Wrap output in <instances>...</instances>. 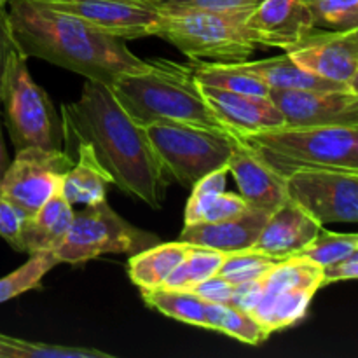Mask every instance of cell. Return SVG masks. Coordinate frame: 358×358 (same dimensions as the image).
<instances>
[{
	"label": "cell",
	"instance_id": "cell-23",
	"mask_svg": "<svg viewBox=\"0 0 358 358\" xmlns=\"http://www.w3.org/2000/svg\"><path fill=\"white\" fill-rule=\"evenodd\" d=\"M192 245L185 241L157 243L154 247L133 254L128 261V275L133 285L140 290H150L163 287L170 273L184 261Z\"/></svg>",
	"mask_w": 358,
	"mask_h": 358
},
{
	"label": "cell",
	"instance_id": "cell-29",
	"mask_svg": "<svg viewBox=\"0 0 358 358\" xmlns=\"http://www.w3.org/2000/svg\"><path fill=\"white\" fill-rule=\"evenodd\" d=\"M280 261H282L280 257L262 254V252L254 250V248L229 252V254H226V259H224L217 275L222 276L224 280H227L233 285H241V283L252 282V280L268 273Z\"/></svg>",
	"mask_w": 358,
	"mask_h": 358
},
{
	"label": "cell",
	"instance_id": "cell-15",
	"mask_svg": "<svg viewBox=\"0 0 358 358\" xmlns=\"http://www.w3.org/2000/svg\"><path fill=\"white\" fill-rule=\"evenodd\" d=\"M245 28L257 45L292 49L313 28L304 0H261L245 17Z\"/></svg>",
	"mask_w": 358,
	"mask_h": 358
},
{
	"label": "cell",
	"instance_id": "cell-19",
	"mask_svg": "<svg viewBox=\"0 0 358 358\" xmlns=\"http://www.w3.org/2000/svg\"><path fill=\"white\" fill-rule=\"evenodd\" d=\"M268 217L269 213L250 206L241 215L233 217V219L184 226L180 241L196 245V247L212 248L224 254L248 250L257 241Z\"/></svg>",
	"mask_w": 358,
	"mask_h": 358
},
{
	"label": "cell",
	"instance_id": "cell-14",
	"mask_svg": "<svg viewBox=\"0 0 358 358\" xmlns=\"http://www.w3.org/2000/svg\"><path fill=\"white\" fill-rule=\"evenodd\" d=\"M269 98L285 126H358V93L324 90H271Z\"/></svg>",
	"mask_w": 358,
	"mask_h": 358
},
{
	"label": "cell",
	"instance_id": "cell-40",
	"mask_svg": "<svg viewBox=\"0 0 358 358\" xmlns=\"http://www.w3.org/2000/svg\"><path fill=\"white\" fill-rule=\"evenodd\" d=\"M7 2H9V0H0V7H7Z\"/></svg>",
	"mask_w": 358,
	"mask_h": 358
},
{
	"label": "cell",
	"instance_id": "cell-24",
	"mask_svg": "<svg viewBox=\"0 0 358 358\" xmlns=\"http://www.w3.org/2000/svg\"><path fill=\"white\" fill-rule=\"evenodd\" d=\"M140 292L147 306L159 311L164 317L210 331V304L212 303L199 297L194 290L157 287V289L140 290Z\"/></svg>",
	"mask_w": 358,
	"mask_h": 358
},
{
	"label": "cell",
	"instance_id": "cell-28",
	"mask_svg": "<svg viewBox=\"0 0 358 358\" xmlns=\"http://www.w3.org/2000/svg\"><path fill=\"white\" fill-rule=\"evenodd\" d=\"M355 252H358V236L355 233H332V231H324L322 227L320 233L296 255L324 268Z\"/></svg>",
	"mask_w": 358,
	"mask_h": 358
},
{
	"label": "cell",
	"instance_id": "cell-18",
	"mask_svg": "<svg viewBox=\"0 0 358 358\" xmlns=\"http://www.w3.org/2000/svg\"><path fill=\"white\" fill-rule=\"evenodd\" d=\"M322 227L324 226L317 219L289 198L275 212L269 213L252 248L273 257H290L303 250L320 233Z\"/></svg>",
	"mask_w": 358,
	"mask_h": 358
},
{
	"label": "cell",
	"instance_id": "cell-34",
	"mask_svg": "<svg viewBox=\"0 0 358 358\" xmlns=\"http://www.w3.org/2000/svg\"><path fill=\"white\" fill-rule=\"evenodd\" d=\"M28 215L0 194V236L16 252H24V224Z\"/></svg>",
	"mask_w": 358,
	"mask_h": 358
},
{
	"label": "cell",
	"instance_id": "cell-33",
	"mask_svg": "<svg viewBox=\"0 0 358 358\" xmlns=\"http://www.w3.org/2000/svg\"><path fill=\"white\" fill-rule=\"evenodd\" d=\"M261 0H150L159 9H199L215 13H248Z\"/></svg>",
	"mask_w": 358,
	"mask_h": 358
},
{
	"label": "cell",
	"instance_id": "cell-10",
	"mask_svg": "<svg viewBox=\"0 0 358 358\" xmlns=\"http://www.w3.org/2000/svg\"><path fill=\"white\" fill-rule=\"evenodd\" d=\"M285 178L289 198L322 226L358 220V171L303 168Z\"/></svg>",
	"mask_w": 358,
	"mask_h": 358
},
{
	"label": "cell",
	"instance_id": "cell-4",
	"mask_svg": "<svg viewBox=\"0 0 358 358\" xmlns=\"http://www.w3.org/2000/svg\"><path fill=\"white\" fill-rule=\"evenodd\" d=\"M238 136L283 177L303 168L358 171V126H282Z\"/></svg>",
	"mask_w": 358,
	"mask_h": 358
},
{
	"label": "cell",
	"instance_id": "cell-5",
	"mask_svg": "<svg viewBox=\"0 0 358 358\" xmlns=\"http://www.w3.org/2000/svg\"><path fill=\"white\" fill-rule=\"evenodd\" d=\"M152 37L170 42L194 62H247L255 44L245 28L250 13H215L199 9H159Z\"/></svg>",
	"mask_w": 358,
	"mask_h": 358
},
{
	"label": "cell",
	"instance_id": "cell-13",
	"mask_svg": "<svg viewBox=\"0 0 358 358\" xmlns=\"http://www.w3.org/2000/svg\"><path fill=\"white\" fill-rule=\"evenodd\" d=\"M35 3L62 10L91 24L103 34L122 41L152 37L156 28V7L136 0H31Z\"/></svg>",
	"mask_w": 358,
	"mask_h": 358
},
{
	"label": "cell",
	"instance_id": "cell-30",
	"mask_svg": "<svg viewBox=\"0 0 358 358\" xmlns=\"http://www.w3.org/2000/svg\"><path fill=\"white\" fill-rule=\"evenodd\" d=\"M308 7L313 27L331 31L358 28V0H313Z\"/></svg>",
	"mask_w": 358,
	"mask_h": 358
},
{
	"label": "cell",
	"instance_id": "cell-39",
	"mask_svg": "<svg viewBox=\"0 0 358 358\" xmlns=\"http://www.w3.org/2000/svg\"><path fill=\"white\" fill-rule=\"evenodd\" d=\"M9 154H7L6 143H3V136H2V119H0V180H2L3 173H6L7 166H9Z\"/></svg>",
	"mask_w": 358,
	"mask_h": 358
},
{
	"label": "cell",
	"instance_id": "cell-22",
	"mask_svg": "<svg viewBox=\"0 0 358 358\" xmlns=\"http://www.w3.org/2000/svg\"><path fill=\"white\" fill-rule=\"evenodd\" d=\"M77 159L73 166L66 171L62 184V192L70 205H93V203L107 199V187L112 178L101 168L94 156L93 149L87 143H73Z\"/></svg>",
	"mask_w": 358,
	"mask_h": 358
},
{
	"label": "cell",
	"instance_id": "cell-27",
	"mask_svg": "<svg viewBox=\"0 0 358 358\" xmlns=\"http://www.w3.org/2000/svg\"><path fill=\"white\" fill-rule=\"evenodd\" d=\"M59 264L52 252H37L30 254V259L16 271L9 273L0 278V304L14 299V297L27 294L41 287L42 278Z\"/></svg>",
	"mask_w": 358,
	"mask_h": 358
},
{
	"label": "cell",
	"instance_id": "cell-7",
	"mask_svg": "<svg viewBox=\"0 0 358 358\" xmlns=\"http://www.w3.org/2000/svg\"><path fill=\"white\" fill-rule=\"evenodd\" d=\"M170 180L191 189L210 171L226 166L233 133L187 122L154 121L140 124Z\"/></svg>",
	"mask_w": 358,
	"mask_h": 358
},
{
	"label": "cell",
	"instance_id": "cell-21",
	"mask_svg": "<svg viewBox=\"0 0 358 358\" xmlns=\"http://www.w3.org/2000/svg\"><path fill=\"white\" fill-rule=\"evenodd\" d=\"M73 220L72 205L62 189L55 192L24 224V254L52 252L69 233Z\"/></svg>",
	"mask_w": 358,
	"mask_h": 358
},
{
	"label": "cell",
	"instance_id": "cell-20",
	"mask_svg": "<svg viewBox=\"0 0 358 358\" xmlns=\"http://www.w3.org/2000/svg\"><path fill=\"white\" fill-rule=\"evenodd\" d=\"M238 69L254 73L262 80L269 90H324V91H358L345 84L324 79L308 70L301 69L290 56L282 55L275 58L259 59V62H240L234 63Z\"/></svg>",
	"mask_w": 358,
	"mask_h": 358
},
{
	"label": "cell",
	"instance_id": "cell-8",
	"mask_svg": "<svg viewBox=\"0 0 358 358\" xmlns=\"http://www.w3.org/2000/svg\"><path fill=\"white\" fill-rule=\"evenodd\" d=\"M159 243L152 233L138 229L110 208L107 199L73 213L72 226L52 250L58 262L84 264L107 254H138Z\"/></svg>",
	"mask_w": 358,
	"mask_h": 358
},
{
	"label": "cell",
	"instance_id": "cell-38",
	"mask_svg": "<svg viewBox=\"0 0 358 358\" xmlns=\"http://www.w3.org/2000/svg\"><path fill=\"white\" fill-rule=\"evenodd\" d=\"M16 49L14 44L13 34H10L9 16H7V7H0V87H2L3 72H6L7 59H9L10 52Z\"/></svg>",
	"mask_w": 358,
	"mask_h": 358
},
{
	"label": "cell",
	"instance_id": "cell-17",
	"mask_svg": "<svg viewBox=\"0 0 358 358\" xmlns=\"http://www.w3.org/2000/svg\"><path fill=\"white\" fill-rule=\"evenodd\" d=\"M198 86L206 103L219 117V121L226 126L227 131L248 135V133L285 126L283 114L269 98V94L257 96V94L234 93L219 87L201 86V84Z\"/></svg>",
	"mask_w": 358,
	"mask_h": 358
},
{
	"label": "cell",
	"instance_id": "cell-25",
	"mask_svg": "<svg viewBox=\"0 0 358 358\" xmlns=\"http://www.w3.org/2000/svg\"><path fill=\"white\" fill-rule=\"evenodd\" d=\"M192 76L201 86L219 87L234 93L268 96L271 91L259 77L238 69L234 63H199L192 59Z\"/></svg>",
	"mask_w": 358,
	"mask_h": 358
},
{
	"label": "cell",
	"instance_id": "cell-26",
	"mask_svg": "<svg viewBox=\"0 0 358 358\" xmlns=\"http://www.w3.org/2000/svg\"><path fill=\"white\" fill-rule=\"evenodd\" d=\"M224 259H226L224 252L192 245L191 250L184 257V261L164 280L163 287H168V289L192 290L196 285H199L201 282L217 275L220 266H222Z\"/></svg>",
	"mask_w": 358,
	"mask_h": 358
},
{
	"label": "cell",
	"instance_id": "cell-32",
	"mask_svg": "<svg viewBox=\"0 0 358 358\" xmlns=\"http://www.w3.org/2000/svg\"><path fill=\"white\" fill-rule=\"evenodd\" d=\"M217 332L229 336V338H234L236 341H241L250 346L262 345L269 338L266 329L250 313L229 306V304H226V310H224L222 320H220L219 331Z\"/></svg>",
	"mask_w": 358,
	"mask_h": 358
},
{
	"label": "cell",
	"instance_id": "cell-36",
	"mask_svg": "<svg viewBox=\"0 0 358 358\" xmlns=\"http://www.w3.org/2000/svg\"><path fill=\"white\" fill-rule=\"evenodd\" d=\"M234 289H236V285H233V283H229L227 280H224L222 276L213 275L212 278L201 282L192 290H194L199 297L208 301V303L231 304L234 296Z\"/></svg>",
	"mask_w": 358,
	"mask_h": 358
},
{
	"label": "cell",
	"instance_id": "cell-31",
	"mask_svg": "<svg viewBox=\"0 0 358 358\" xmlns=\"http://www.w3.org/2000/svg\"><path fill=\"white\" fill-rule=\"evenodd\" d=\"M227 175H229V170H227L226 164V166L219 168V170L210 171L208 175L201 177L194 185H192L191 196H189L187 205H185L184 226L201 222L206 208L212 205L213 199H215L220 192L226 191Z\"/></svg>",
	"mask_w": 358,
	"mask_h": 358
},
{
	"label": "cell",
	"instance_id": "cell-12",
	"mask_svg": "<svg viewBox=\"0 0 358 358\" xmlns=\"http://www.w3.org/2000/svg\"><path fill=\"white\" fill-rule=\"evenodd\" d=\"M285 52L301 69L358 91V28L331 31L313 27Z\"/></svg>",
	"mask_w": 358,
	"mask_h": 358
},
{
	"label": "cell",
	"instance_id": "cell-41",
	"mask_svg": "<svg viewBox=\"0 0 358 358\" xmlns=\"http://www.w3.org/2000/svg\"><path fill=\"white\" fill-rule=\"evenodd\" d=\"M136 2H143V3H149V6H152V3H150V0H136Z\"/></svg>",
	"mask_w": 358,
	"mask_h": 358
},
{
	"label": "cell",
	"instance_id": "cell-9",
	"mask_svg": "<svg viewBox=\"0 0 358 358\" xmlns=\"http://www.w3.org/2000/svg\"><path fill=\"white\" fill-rule=\"evenodd\" d=\"M322 289V268L308 259L290 255L255 278V304L248 313L269 336L301 322Z\"/></svg>",
	"mask_w": 358,
	"mask_h": 358
},
{
	"label": "cell",
	"instance_id": "cell-2",
	"mask_svg": "<svg viewBox=\"0 0 358 358\" xmlns=\"http://www.w3.org/2000/svg\"><path fill=\"white\" fill-rule=\"evenodd\" d=\"M14 44L27 58H41L86 79L110 86L119 76L147 66L124 41L103 34L83 20L31 0H9Z\"/></svg>",
	"mask_w": 358,
	"mask_h": 358
},
{
	"label": "cell",
	"instance_id": "cell-1",
	"mask_svg": "<svg viewBox=\"0 0 358 358\" xmlns=\"http://www.w3.org/2000/svg\"><path fill=\"white\" fill-rule=\"evenodd\" d=\"M66 143H87L112 184L129 198L159 210L170 178L145 131L122 108L108 84L86 79L79 100L62 105Z\"/></svg>",
	"mask_w": 358,
	"mask_h": 358
},
{
	"label": "cell",
	"instance_id": "cell-37",
	"mask_svg": "<svg viewBox=\"0 0 358 358\" xmlns=\"http://www.w3.org/2000/svg\"><path fill=\"white\" fill-rule=\"evenodd\" d=\"M358 276V252L322 268V289L338 282H348Z\"/></svg>",
	"mask_w": 358,
	"mask_h": 358
},
{
	"label": "cell",
	"instance_id": "cell-3",
	"mask_svg": "<svg viewBox=\"0 0 358 358\" xmlns=\"http://www.w3.org/2000/svg\"><path fill=\"white\" fill-rule=\"evenodd\" d=\"M110 87L122 108L138 124L173 121L226 129L194 80L192 63L147 59L145 69L122 73Z\"/></svg>",
	"mask_w": 358,
	"mask_h": 358
},
{
	"label": "cell",
	"instance_id": "cell-6",
	"mask_svg": "<svg viewBox=\"0 0 358 358\" xmlns=\"http://www.w3.org/2000/svg\"><path fill=\"white\" fill-rule=\"evenodd\" d=\"M27 56L14 49L0 87V110L16 150L27 147L63 149L62 117L49 94L31 79Z\"/></svg>",
	"mask_w": 358,
	"mask_h": 358
},
{
	"label": "cell",
	"instance_id": "cell-35",
	"mask_svg": "<svg viewBox=\"0 0 358 358\" xmlns=\"http://www.w3.org/2000/svg\"><path fill=\"white\" fill-rule=\"evenodd\" d=\"M250 206H248V203L240 194L222 191L213 199L212 205L206 208L201 222H219V220L233 219V217L241 215Z\"/></svg>",
	"mask_w": 358,
	"mask_h": 358
},
{
	"label": "cell",
	"instance_id": "cell-42",
	"mask_svg": "<svg viewBox=\"0 0 358 358\" xmlns=\"http://www.w3.org/2000/svg\"><path fill=\"white\" fill-rule=\"evenodd\" d=\"M304 2H306V3H310V2H313V0H304Z\"/></svg>",
	"mask_w": 358,
	"mask_h": 358
},
{
	"label": "cell",
	"instance_id": "cell-16",
	"mask_svg": "<svg viewBox=\"0 0 358 358\" xmlns=\"http://www.w3.org/2000/svg\"><path fill=\"white\" fill-rule=\"evenodd\" d=\"M227 170L236 180L240 196L252 208L273 213L289 199L287 178L264 163L236 133H233V150L227 159Z\"/></svg>",
	"mask_w": 358,
	"mask_h": 358
},
{
	"label": "cell",
	"instance_id": "cell-11",
	"mask_svg": "<svg viewBox=\"0 0 358 358\" xmlns=\"http://www.w3.org/2000/svg\"><path fill=\"white\" fill-rule=\"evenodd\" d=\"M72 166L73 157L63 149L27 147L16 150V157L0 180V194L31 217L62 189L63 178Z\"/></svg>",
	"mask_w": 358,
	"mask_h": 358
}]
</instances>
